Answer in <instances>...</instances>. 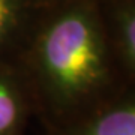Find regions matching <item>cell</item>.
I'll list each match as a JSON object with an SVG mask.
<instances>
[{"label": "cell", "mask_w": 135, "mask_h": 135, "mask_svg": "<svg viewBox=\"0 0 135 135\" xmlns=\"http://www.w3.org/2000/svg\"><path fill=\"white\" fill-rule=\"evenodd\" d=\"M120 44L126 62L135 72V5L126 11L122 18Z\"/></svg>", "instance_id": "obj_4"}, {"label": "cell", "mask_w": 135, "mask_h": 135, "mask_svg": "<svg viewBox=\"0 0 135 135\" xmlns=\"http://www.w3.org/2000/svg\"><path fill=\"white\" fill-rule=\"evenodd\" d=\"M32 74L39 99L57 117L93 108L113 78L96 20L84 9L57 17L35 45Z\"/></svg>", "instance_id": "obj_1"}, {"label": "cell", "mask_w": 135, "mask_h": 135, "mask_svg": "<svg viewBox=\"0 0 135 135\" xmlns=\"http://www.w3.org/2000/svg\"><path fill=\"white\" fill-rule=\"evenodd\" d=\"M26 117V101L15 84L0 77V135H15Z\"/></svg>", "instance_id": "obj_3"}, {"label": "cell", "mask_w": 135, "mask_h": 135, "mask_svg": "<svg viewBox=\"0 0 135 135\" xmlns=\"http://www.w3.org/2000/svg\"><path fill=\"white\" fill-rule=\"evenodd\" d=\"M20 6L17 0H0V42H3L15 29Z\"/></svg>", "instance_id": "obj_5"}, {"label": "cell", "mask_w": 135, "mask_h": 135, "mask_svg": "<svg viewBox=\"0 0 135 135\" xmlns=\"http://www.w3.org/2000/svg\"><path fill=\"white\" fill-rule=\"evenodd\" d=\"M71 135H135V96L95 108Z\"/></svg>", "instance_id": "obj_2"}]
</instances>
